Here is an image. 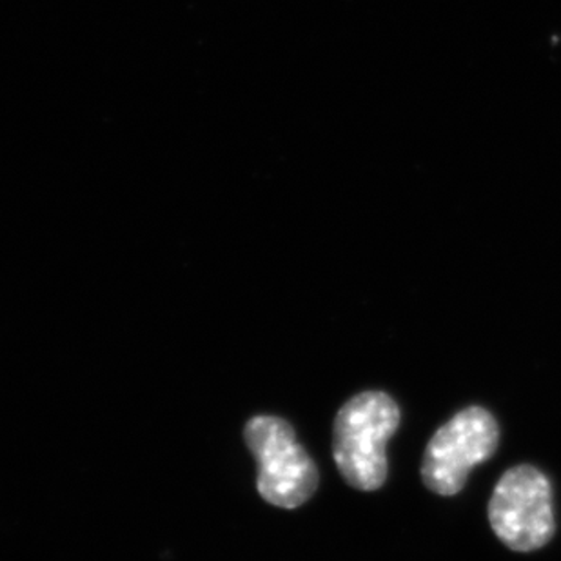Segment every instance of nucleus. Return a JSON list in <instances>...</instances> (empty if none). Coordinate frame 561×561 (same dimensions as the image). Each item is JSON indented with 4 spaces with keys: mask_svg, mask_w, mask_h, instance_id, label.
<instances>
[{
    "mask_svg": "<svg viewBox=\"0 0 561 561\" xmlns=\"http://www.w3.org/2000/svg\"><path fill=\"white\" fill-rule=\"evenodd\" d=\"M400 425V409L387 392L364 391L342 405L333 425V456L351 488L376 491L387 480V442Z\"/></svg>",
    "mask_w": 561,
    "mask_h": 561,
    "instance_id": "obj_1",
    "label": "nucleus"
},
{
    "mask_svg": "<svg viewBox=\"0 0 561 561\" xmlns=\"http://www.w3.org/2000/svg\"><path fill=\"white\" fill-rule=\"evenodd\" d=\"M494 535L516 552L547 546L554 535L551 482L533 466L508 469L489 502Z\"/></svg>",
    "mask_w": 561,
    "mask_h": 561,
    "instance_id": "obj_3",
    "label": "nucleus"
},
{
    "mask_svg": "<svg viewBox=\"0 0 561 561\" xmlns=\"http://www.w3.org/2000/svg\"><path fill=\"white\" fill-rule=\"evenodd\" d=\"M244 438L259 466L256 489L265 502L297 508L317 493V466L289 422L271 414L253 416L245 424Z\"/></svg>",
    "mask_w": 561,
    "mask_h": 561,
    "instance_id": "obj_2",
    "label": "nucleus"
},
{
    "mask_svg": "<svg viewBox=\"0 0 561 561\" xmlns=\"http://www.w3.org/2000/svg\"><path fill=\"white\" fill-rule=\"evenodd\" d=\"M500 430L493 414L472 405L436 431L422 461V480L433 493L453 496L466 485L469 472L496 453Z\"/></svg>",
    "mask_w": 561,
    "mask_h": 561,
    "instance_id": "obj_4",
    "label": "nucleus"
}]
</instances>
